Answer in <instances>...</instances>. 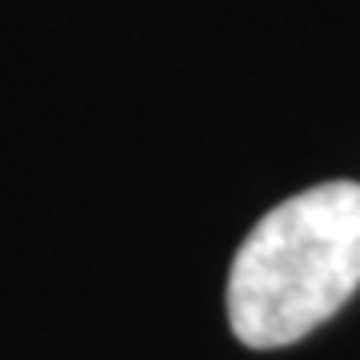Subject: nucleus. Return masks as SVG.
<instances>
[{
    "instance_id": "f257e3e1",
    "label": "nucleus",
    "mask_w": 360,
    "mask_h": 360,
    "mask_svg": "<svg viewBox=\"0 0 360 360\" xmlns=\"http://www.w3.org/2000/svg\"><path fill=\"white\" fill-rule=\"evenodd\" d=\"M360 288V184L328 180L257 220L229 269V328L245 348L304 340Z\"/></svg>"
}]
</instances>
